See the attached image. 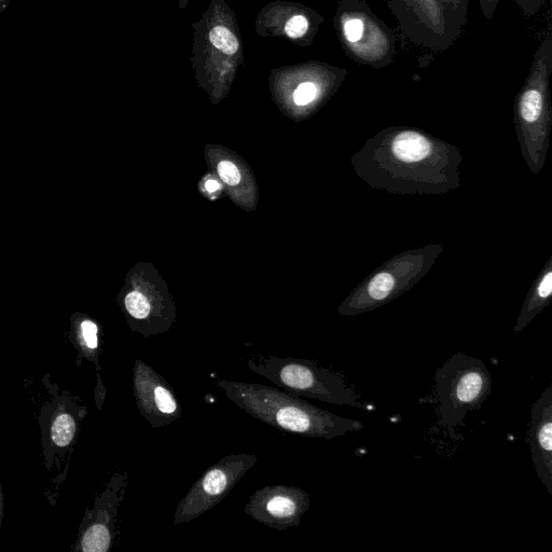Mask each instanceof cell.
Masks as SVG:
<instances>
[{"label": "cell", "instance_id": "obj_12", "mask_svg": "<svg viewBox=\"0 0 552 552\" xmlns=\"http://www.w3.org/2000/svg\"><path fill=\"white\" fill-rule=\"evenodd\" d=\"M532 86L529 87L520 99V115L528 123H535L542 116L544 109V93L536 86V74L532 71Z\"/></svg>", "mask_w": 552, "mask_h": 552}, {"label": "cell", "instance_id": "obj_8", "mask_svg": "<svg viewBox=\"0 0 552 552\" xmlns=\"http://www.w3.org/2000/svg\"><path fill=\"white\" fill-rule=\"evenodd\" d=\"M528 444L536 475L552 495V384L532 406Z\"/></svg>", "mask_w": 552, "mask_h": 552}, {"label": "cell", "instance_id": "obj_1", "mask_svg": "<svg viewBox=\"0 0 552 552\" xmlns=\"http://www.w3.org/2000/svg\"><path fill=\"white\" fill-rule=\"evenodd\" d=\"M217 385L253 418L289 434L331 440L364 427L361 421L337 416L281 389L229 380H218Z\"/></svg>", "mask_w": 552, "mask_h": 552}, {"label": "cell", "instance_id": "obj_19", "mask_svg": "<svg viewBox=\"0 0 552 552\" xmlns=\"http://www.w3.org/2000/svg\"><path fill=\"white\" fill-rule=\"evenodd\" d=\"M218 174L229 186H237L241 182L239 169L230 161H222L219 163Z\"/></svg>", "mask_w": 552, "mask_h": 552}, {"label": "cell", "instance_id": "obj_3", "mask_svg": "<svg viewBox=\"0 0 552 552\" xmlns=\"http://www.w3.org/2000/svg\"><path fill=\"white\" fill-rule=\"evenodd\" d=\"M491 392L492 377L486 364L457 353L437 369L432 397L427 398L436 409L440 426L455 429L485 404Z\"/></svg>", "mask_w": 552, "mask_h": 552}, {"label": "cell", "instance_id": "obj_4", "mask_svg": "<svg viewBox=\"0 0 552 552\" xmlns=\"http://www.w3.org/2000/svg\"><path fill=\"white\" fill-rule=\"evenodd\" d=\"M257 461L253 454H231L206 469L177 505L174 526L198 519L216 507Z\"/></svg>", "mask_w": 552, "mask_h": 552}, {"label": "cell", "instance_id": "obj_14", "mask_svg": "<svg viewBox=\"0 0 552 552\" xmlns=\"http://www.w3.org/2000/svg\"><path fill=\"white\" fill-rule=\"evenodd\" d=\"M342 32L352 50L357 51L366 35V23L361 18L350 16L343 20Z\"/></svg>", "mask_w": 552, "mask_h": 552}, {"label": "cell", "instance_id": "obj_11", "mask_svg": "<svg viewBox=\"0 0 552 552\" xmlns=\"http://www.w3.org/2000/svg\"><path fill=\"white\" fill-rule=\"evenodd\" d=\"M99 326L90 320L82 321L77 330V344L80 356L94 363L100 374V339Z\"/></svg>", "mask_w": 552, "mask_h": 552}, {"label": "cell", "instance_id": "obj_23", "mask_svg": "<svg viewBox=\"0 0 552 552\" xmlns=\"http://www.w3.org/2000/svg\"><path fill=\"white\" fill-rule=\"evenodd\" d=\"M205 188H206L207 191H209V192H215V191H217V190L220 188V186H219V184H218L217 182H215V181H209V182H207V183L205 184Z\"/></svg>", "mask_w": 552, "mask_h": 552}, {"label": "cell", "instance_id": "obj_16", "mask_svg": "<svg viewBox=\"0 0 552 552\" xmlns=\"http://www.w3.org/2000/svg\"><path fill=\"white\" fill-rule=\"evenodd\" d=\"M395 286V280L392 274L388 272H382L375 276L371 280L368 287V294L370 298L375 301H382L385 298H388Z\"/></svg>", "mask_w": 552, "mask_h": 552}, {"label": "cell", "instance_id": "obj_10", "mask_svg": "<svg viewBox=\"0 0 552 552\" xmlns=\"http://www.w3.org/2000/svg\"><path fill=\"white\" fill-rule=\"evenodd\" d=\"M395 157L404 162H419L430 155L432 146L429 140L417 132H403L395 137L392 144Z\"/></svg>", "mask_w": 552, "mask_h": 552}, {"label": "cell", "instance_id": "obj_5", "mask_svg": "<svg viewBox=\"0 0 552 552\" xmlns=\"http://www.w3.org/2000/svg\"><path fill=\"white\" fill-rule=\"evenodd\" d=\"M129 485L127 473L110 478L103 493L88 509L79 531L76 550L84 552H108L115 544L117 517Z\"/></svg>", "mask_w": 552, "mask_h": 552}, {"label": "cell", "instance_id": "obj_2", "mask_svg": "<svg viewBox=\"0 0 552 552\" xmlns=\"http://www.w3.org/2000/svg\"><path fill=\"white\" fill-rule=\"evenodd\" d=\"M247 367L289 394L331 405L367 408L344 375L314 362L293 357L256 355L248 360Z\"/></svg>", "mask_w": 552, "mask_h": 552}, {"label": "cell", "instance_id": "obj_15", "mask_svg": "<svg viewBox=\"0 0 552 552\" xmlns=\"http://www.w3.org/2000/svg\"><path fill=\"white\" fill-rule=\"evenodd\" d=\"M212 45L227 55L234 54L239 50V40L236 35L225 26H216L210 33Z\"/></svg>", "mask_w": 552, "mask_h": 552}, {"label": "cell", "instance_id": "obj_6", "mask_svg": "<svg viewBox=\"0 0 552 552\" xmlns=\"http://www.w3.org/2000/svg\"><path fill=\"white\" fill-rule=\"evenodd\" d=\"M310 506L307 491L292 486L273 485L256 491L244 512L268 528L284 531L298 527Z\"/></svg>", "mask_w": 552, "mask_h": 552}, {"label": "cell", "instance_id": "obj_24", "mask_svg": "<svg viewBox=\"0 0 552 552\" xmlns=\"http://www.w3.org/2000/svg\"><path fill=\"white\" fill-rule=\"evenodd\" d=\"M410 2H417V3H421L422 0H410Z\"/></svg>", "mask_w": 552, "mask_h": 552}, {"label": "cell", "instance_id": "obj_13", "mask_svg": "<svg viewBox=\"0 0 552 552\" xmlns=\"http://www.w3.org/2000/svg\"><path fill=\"white\" fill-rule=\"evenodd\" d=\"M124 306L131 319L140 325L138 330L145 336L146 322L153 315V306L148 298L140 292H132L124 300Z\"/></svg>", "mask_w": 552, "mask_h": 552}, {"label": "cell", "instance_id": "obj_7", "mask_svg": "<svg viewBox=\"0 0 552 552\" xmlns=\"http://www.w3.org/2000/svg\"><path fill=\"white\" fill-rule=\"evenodd\" d=\"M133 392L138 411L155 429L182 417V406L170 383L142 360L133 367Z\"/></svg>", "mask_w": 552, "mask_h": 552}, {"label": "cell", "instance_id": "obj_22", "mask_svg": "<svg viewBox=\"0 0 552 552\" xmlns=\"http://www.w3.org/2000/svg\"><path fill=\"white\" fill-rule=\"evenodd\" d=\"M4 518V495L2 487H0V527H2V522Z\"/></svg>", "mask_w": 552, "mask_h": 552}, {"label": "cell", "instance_id": "obj_21", "mask_svg": "<svg viewBox=\"0 0 552 552\" xmlns=\"http://www.w3.org/2000/svg\"><path fill=\"white\" fill-rule=\"evenodd\" d=\"M105 396H106V389L102 382L100 374H98V385H96L95 399H96V404H98V408L100 410L102 409V406L104 404Z\"/></svg>", "mask_w": 552, "mask_h": 552}, {"label": "cell", "instance_id": "obj_17", "mask_svg": "<svg viewBox=\"0 0 552 552\" xmlns=\"http://www.w3.org/2000/svg\"><path fill=\"white\" fill-rule=\"evenodd\" d=\"M319 88L313 82H303L294 92V102L299 106H306L316 99Z\"/></svg>", "mask_w": 552, "mask_h": 552}, {"label": "cell", "instance_id": "obj_9", "mask_svg": "<svg viewBox=\"0 0 552 552\" xmlns=\"http://www.w3.org/2000/svg\"><path fill=\"white\" fill-rule=\"evenodd\" d=\"M86 413V408H77L73 413L69 407H55L50 423L43 429L45 440L49 441L53 450L64 451L72 446L78 434L79 422Z\"/></svg>", "mask_w": 552, "mask_h": 552}, {"label": "cell", "instance_id": "obj_20", "mask_svg": "<svg viewBox=\"0 0 552 552\" xmlns=\"http://www.w3.org/2000/svg\"><path fill=\"white\" fill-rule=\"evenodd\" d=\"M538 296L542 299L548 298L552 293V273L549 272L545 275L540 286L537 289Z\"/></svg>", "mask_w": 552, "mask_h": 552}, {"label": "cell", "instance_id": "obj_18", "mask_svg": "<svg viewBox=\"0 0 552 552\" xmlns=\"http://www.w3.org/2000/svg\"><path fill=\"white\" fill-rule=\"evenodd\" d=\"M309 30V21L306 17L295 16L288 20L285 33L289 38L297 39L305 36Z\"/></svg>", "mask_w": 552, "mask_h": 552}]
</instances>
